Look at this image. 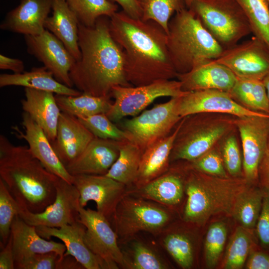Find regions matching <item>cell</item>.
<instances>
[{
	"label": "cell",
	"instance_id": "6da1fadb",
	"mask_svg": "<svg viewBox=\"0 0 269 269\" xmlns=\"http://www.w3.org/2000/svg\"><path fill=\"white\" fill-rule=\"evenodd\" d=\"M109 28L123 51L126 77L132 86L176 78L168 49L167 34L157 23L118 11L110 17Z\"/></svg>",
	"mask_w": 269,
	"mask_h": 269
},
{
	"label": "cell",
	"instance_id": "7a4b0ae2",
	"mask_svg": "<svg viewBox=\"0 0 269 269\" xmlns=\"http://www.w3.org/2000/svg\"><path fill=\"white\" fill-rule=\"evenodd\" d=\"M109 20L110 17L103 16L92 26L79 23L81 56L72 66L69 76L82 93L112 97L114 87L132 86L126 79L123 53L111 34Z\"/></svg>",
	"mask_w": 269,
	"mask_h": 269
},
{
	"label": "cell",
	"instance_id": "3957f363",
	"mask_svg": "<svg viewBox=\"0 0 269 269\" xmlns=\"http://www.w3.org/2000/svg\"><path fill=\"white\" fill-rule=\"evenodd\" d=\"M0 179L23 210L44 211L56 197L59 177L49 171L28 146L0 135Z\"/></svg>",
	"mask_w": 269,
	"mask_h": 269
},
{
	"label": "cell",
	"instance_id": "277c9868",
	"mask_svg": "<svg viewBox=\"0 0 269 269\" xmlns=\"http://www.w3.org/2000/svg\"><path fill=\"white\" fill-rule=\"evenodd\" d=\"M186 168L187 198L182 220L187 223L202 225L218 214L232 215L238 194L250 184L245 178L216 176L187 166Z\"/></svg>",
	"mask_w": 269,
	"mask_h": 269
},
{
	"label": "cell",
	"instance_id": "5b68a950",
	"mask_svg": "<svg viewBox=\"0 0 269 269\" xmlns=\"http://www.w3.org/2000/svg\"><path fill=\"white\" fill-rule=\"evenodd\" d=\"M167 47L177 74L218 58L224 50L188 8L177 12L170 19Z\"/></svg>",
	"mask_w": 269,
	"mask_h": 269
},
{
	"label": "cell",
	"instance_id": "8992f818",
	"mask_svg": "<svg viewBox=\"0 0 269 269\" xmlns=\"http://www.w3.org/2000/svg\"><path fill=\"white\" fill-rule=\"evenodd\" d=\"M235 118L216 113H198L183 118L174 141L170 161L190 162L211 149L236 129Z\"/></svg>",
	"mask_w": 269,
	"mask_h": 269
},
{
	"label": "cell",
	"instance_id": "52a82bcc",
	"mask_svg": "<svg viewBox=\"0 0 269 269\" xmlns=\"http://www.w3.org/2000/svg\"><path fill=\"white\" fill-rule=\"evenodd\" d=\"M188 8L224 49L252 32L248 18L236 0H192Z\"/></svg>",
	"mask_w": 269,
	"mask_h": 269
},
{
	"label": "cell",
	"instance_id": "ba28073f",
	"mask_svg": "<svg viewBox=\"0 0 269 269\" xmlns=\"http://www.w3.org/2000/svg\"><path fill=\"white\" fill-rule=\"evenodd\" d=\"M171 219L168 208L127 192L118 204L112 222L119 241L126 243L140 232L159 235Z\"/></svg>",
	"mask_w": 269,
	"mask_h": 269
},
{
	"label": "cell",
	"instance_id": "9c48e42d",
	"mask_svg": "<svg viewBox=\"0 0 269 269\" xmlns=\"http://www.w3.org/2000/svg\"><path fill=\"white\" fill-rule=\"evenodd\" d=\"M178 97L155 105L132 119L120 121L128 140L143 151L155 141L164 138L181 120L177 109Z\"/></svg>",
	"mask_w": 269,
	"mask_h": 269
},
{
	"label": "cell",
	"instance_id": "30bf717a",
	"mask_svg": "<svg viewBox=\"0 0 269 269\" xmlns=\"http://www.w3.org/2000/svg\"><path fill=\"white\" fill-rule=\"evenodd\" d=\"M185 93L178 80H160L139 86H116L111 92L115 101L106 115L112 122H119L125 117L137 116L158 98L179 97Z\"/></svg>",
	"mask_w": 269,
	"mask_h": 269
},
{
	"label": "cell",
	"instance_id": "8fae6325",
	"mask_svg": "<svg viewBox=\"0 0 269 269\" xmlns=\"http://www.w3.org/2000/svg\"><path fill=\"white\" fill-rule=\"evenodd\" d=\"M80 221L85 226L84 236L88 249L104 264L106 269L124 267V258L117 235L110 222L97 211L79 208Z\"/></svg>",
	"mask_w": 269,
	"mask_h": 269
},
{
	"label": "cell",
	"instance_id": "7c38bea8",
	"mask_svg": "<svg viewBox=\"0 0 269 269\" xmlns=\"http://www.w3.org/2000/svg\"><path fill=\"white\" fill-rule=\"evenodd\" d=\"M243 152V176L259 185V167L269 137V114L235 117Z\"/></svg>",
	"mask_w": 269,
	"mask_h": 269
},
{
	"label": "cell",
	"instance_id": "4fadbf2b",
	"mask_svg": "<svg viewBox=\"0 0 269 269\" xmlns=\"http://www.w3.org/2000/svg\"><path fill=\"white\" fill-rule=\"evenodd\" d=\"M215 60L228 68L237 78L263 80L269 73V47L254 36L224 49Z\"/></svg>",
	"mask_w": 269,
	"mask_h": 269
},
{
	"label": "cell",
	"instance_id": "5bb4252c",
	"mask_svg": "<svg viewBox=\"0 0 269 269\" xmlns=\"http://www.w3.org/2000/svg\"><path fill=\"white\" fill-rule=\"evenodd\" d=\"M73 176L72 184L79 194V204L84 208L93 201L97 211L111 223L117 207L127 193L128 187L106 175L80 174Z\"/></svg>",
	"mask_w": 269,
	"mask_h": 269
},
{
	"label": "cell",
	"instance_id": "9a60e30c",
	"mask_svg": "<svg viewBox=\"0 0 269 269\" xmlns=\"http://www.w3.org/2000/svg\"><path fill=\"white\" fill-rule=\"evenodd\" d=\"M54 202L42 212L32 213L22 209L18 216L33 226L60 228L80 220L79 194L73 184L59 178L57 182Z\"/></svg>",
	"mask_w": 269,
	"mask_h": 269
},
{
	"label": "cell",
	"instance_id": "2e32d148",
	"mask_svg": "<svg viewBox=\"0 0 269 269\" xmlns=\"http://www.w3.org/2000/svg\"><path fill=\"white\" fill-rule=\"evenodd\" d=\"M24 40L29 54L42 63L58 82L72 88L69 72L76 60L63 43L46 29L38 35H24Z\"/></svg>",
	"mask_w": 269,
	"mask_h": 269
},
{
	"label": "cell",
	"instance_id": "e0dca14e",
	"mask_svg": "<svg viewBox=\"0 0 269 269\" xmlns=\"http://www.w3.org/2000/svg\"><path fill=\"white\" fill-rule=\"evenodd\" d=\"M177 109L183 118L198 113H216L235 117L268 114L247 109L235 101L225 91L204 90L186 92L178 97Z\"/></svg>",
	"mask_w": 269,
	"mask_h": 269
},
{
	"label": "cell",
	"instance_id": "ac0fdd59",
	"mask_svg": "<svg viewBox=\"0 0 269 269\" xmlns=\"http://www.w3.org/2000/svg\"><path fill=\"white\" fill-rule=\"evenodd\" d=\"M95 137L77 117L61 112L56 138L50 142L66 166L82 153Z\"/></svg>",
	"mask_w": 269,
	"mask_h": 269
},
{
	"label": "cell",
	"instance_id": "d6986e66",
	"mask_svg": "<svg viewBox=\"0 0 269 269\" xmlns=\"http://www.w3.org/2000/svg\"><path fill=\"white\" fill-rule=\"evenodd\" d=\"M21 123L25 133L21 132L17 127H14L16 136L27 142L33 155L49 171L72 183L73 176L58 158L42 128L24 112L22 114Z\"/></svg>",
	"mask_w": 269,
	"mask_h": 269
},
{
	"label": "cell",
	"instance_id": "ffe728a7",
	"mask_svg": "<svg viewBox=\"0 0 269 269\" xmlns=\"http://www.w3.org/2000/svg\"><path fill=\"white\" fill-rule=\"evenodd\" d=\"M122 141L95 137L82 153L65 167L72 176L105 175L118 158Z\"/></svg>",
	"mask_w": 269,
	"mask_h": 269
},
{
	"label": "cell",
	"instance_id": "44dd1931",
	"mask_svg": "<svg viewBox=\"0 0 269 269\" xmlns=\"http://www.w3.org/2000/svg\"><path fill=\"white\" fill-rule=\"evenodd\" d=\"M53 0H20L0 24L1 30L35 35L45 29V22L52 10Z\"/></svg>",
	"mask_w": 269,
	"mask_h": 269
},
{
	"label": "cell",
	"instance_id": "7402d4cb",
	"mask_svg": "<svg viewBox=\"0 0 269 269\" xmlns=\"http://www.w3.org/2000/svg\"><path fill=\"white\" fill-rule=\"evenodd\" d=\"M176 78L184 92L218 90L227 92L237 78L228 68L215 59L205 61L186 73L177 74Z\"/></svg>",
	"mask_w": 269,
	"mask_h": 269
},
{
	"label": "cell",
	"instance_id": "603a6c76",
	"mask_svg": "<svg viewBox=\"0 0 269 269\" xmlns=\"http://www.w3.org/2000/svg\"><path fill=\"white\" fill-rule=\"evenodd\" d=\"M35 227L43 238L50 240L51 237H55L61 240L66 248L64 256L73 257L84 269H106L104 263L87 247L84 240L86 227L80 220L60 228L43 226Z\"/></svg>",
	"mask_w": 269,
	"mask_h": 269
},
{
	"label": "cell",
	"instance_id": "cb8c5ba5",
	"mask_svg": "<svg viewBox=\"0 0 269 269\" xmlns=\"http://www.w3.org/2000/svg\"><path fill=\"white\" fill-rule=\"evenodd\" d=\"M10 235L15 266L37 253L54 252L59 255L61 259L66 250L64 244L41 237L35 226L28 224L18 215L12 222Z\"/></svg>",
	"mask_w": 269,
	"mask_h": 269
},
{
	"label": "cell",
	"instance_id": "d4e9b609",
	"mask_svg": "<svg viewBox=\"0 0 269 269\" xmlns=\"http://www.w3.org/2000/svg\"><path fill=\"white\" fill-rule=\"evenodd\" d=\"M182 175L176 169L169 167L163 174L146 184L128 189L127 192L169 208L180 204L183 199L186 173L184 176Z\"/></svg>",
	"mask_w": 269,
	"mask_h": 269
},
{
	"label": "cell",
	"instance_id": "484cf974",
	"mask_svg": "<svg viewBox=\"0 0 269 269\" xmlns=\"http://www.w3.org/2000/svg\"><path fill=\"white\" fill-rule=\"evenodd\" d=\"M25 98L21 100L24 112L42 128L50 142L56 138L61 110L54 93L25 88Z\"/></svg>",
	"mask_w": 269,
	"mask_h": 269
},
{
	"label": "cell",
	"instance_id": "4316f807",
	"mask_svg": "<svg viewBox=\"0 0 269 269\" xmlns=\"http://www.w3.org/2000/svg\"><path fill=\"white\" fill-rule=\"evenodd\" d=\"M179 127L180 122L169 135L155 141L143 151L134 188L142 186L169 169L170 154Z\"/></svg>",
	"mask_w": 269,
	"mask_h": 269
},
{
	"label": "cell",
	"instance_id": "83f0119b",
	"mask_svg": "<svg viewBox=\"0 0 269 269\" xmlns=\"http://www.w3.org/2000/svg\"><path fill=\"white\" fill-rule=\"evenodd\" d=\"M52 13L44 24L45 29L58 38L76 61L81 56L78 44L79 21L66 0H53Z\"/></svg>",
	"mask_w": 269,
	"mask_h": 269
},
{
	"label": "cell",
	"instance_id": "f1b7e54d",
	"mask_svg": "<svg viewBox=\"0 0 269 269\" xmlns=\"http://www.w3.org/2000/svg\"><path fill=\"white\" fill-rule=\"evenodd\" d=\"M9 86H22L67 96H77L82 93L58 82L44 66L34 67L30 71L21 73L1 74L0 87Z\"/></svg>",
	"mask_w": 269,
	"mask_h": 269
},
{
	"label": "cell",
	"instance_id": "f546056e",
	"mask_svg": "<svg viewBox=\"0 0 269 269\" xmlns=\"http://www.w3.org/2000/svg\"><path fill=\"white\" fill-rule=\"evenodd\" d=\"M228 93L245 108L269 114V102L263 80L237 78Z\"/></svg>",
	"mask_w": 269,
	"mask_h": 269
},
{
	"label": "cell",
	"instance_id": "4dcf8cb0",
	"mask_svg": "<svg viewBox=\"0 0 269 269\" xmlns=\"http://www.w3.org/2000/svg\"><path fill=\"white\" fill-rule=\"evenodd\" d=\"M264 191L259 185H248L237 195L232 216L247 229H255L263 203Z\"/></svg>",
	"mask_w": 269,
	"mask_h": 269
},
{
	"label": "cell",
	"instance_id": "1f68e13d",
	"mask_svg": "<svg viewBox=\"0 0 269 269\" xmlns=\"http://www.w3.org/2000/svg\"><path fill=\"white\" fill-rule=\"evenodd\" d=\"M142 153L135 144L129 140L123 141L118 158L105 175L124 184L128 188L134 186Z\"/></svg>",
	"mask_w": 269,
	"mask_h": 269
},
{
	"label": "cell",
	"instance_id": "d6a6232c",
	"mask_svg": "<svg viewBox=\"0 0 269 269\" xmlns=\"http://www.w3.org/2000/svg\"><path fill=\"white\" fill-rule=\"evenodd\" d=\"M55 97L61 112L76 117L106 114L113 104L111 97H97L84 93L77 96L56 94Z\"/></svg>",
	"mask_w": 269,
	"mask_h": 269
},
{
	"label": "cell",
	"instance_id": "836d02e7",
	"mask_svg": "<svg viewBox=\"0 0 269 269\" xmlns=\"http://www.w3.org/2000/svg\"><path fill=\"white\" fill-rule=\"evenodd\" d=\"M160 244L182 269L192 267L194 250L191 237L181 231H170L166 228L159 234Z\"/></svg>",
	"mask_w": 269,
	"mask_h": 269
},
{
	"label": "cell",
	"instance_id": "e575fe53",
	"mask_svg": "<svg viewBox=\"0 0 269 269\" xmlns=\"http://www.w3.org/2000/svg\"><path fill=\"white\" fill-rule=\"evenodd\" d=\"M66 0L79 23L86 26L94 25L101 16L111 17L118 9V5L112 0Z\"/></svg>",
	"mask_w": 269,
	"mask_h": 269
},
{
	"label": "cell",
	"instance_id": "d590c367",
	"mask_svg": "<svg viewBox=\"0 0 269 269\" xmlns=\"http://www.w3.org/2000/svg\"><path fill=\"white\" fill-rule=\"evenodd\" d=\"M124 268L129 269H167L168 265L152 249L141 241H132L127 253L122 251Z\"/></svg>",
	"mask_w": 269,
	"mask_h": 269
},
{
	"label": "cell",
	"instance_id": "8d00e7d4",
	"mask_svg": "<svg viewBox=\"0 0 269 269\" xmlns=\"http://www.w3.org/2000/svg\"><path fill=\"white\" fill-rule=\"evenodd\" d=\"M141 19L152 20L168 32V23L173 14L187 8L185 0H138Z\"/></svg>",
	"mask_w": 269,
	"mask_h": 269
},
{
	"label": "cell",
	"instance_id": "74e56055",
	"mask_svg": "<svg viewBox=\"0 0 269 269\" xmlns=\"http://www.w3.org/2000/svg\"><path fill=\"white\" fill-rule=\"evenodd\" d=\"M249 20L252 33L269 47V8L267 0H236Z\"/></svg>",
	"mask_w": 269,
	"mask_h": 269
},
{
	"label": "cell",
	"instance_id": "f35d334b",
	"mask_svg": "<svg viewBox=\"0 0 269 269\" xmlns=\"http://www.w3.org/2000/svg\"><path fill=\"white\" fill-rule=\"evenodd\" d=\"M248 230L241 226L236 228L226 250L224 269H240L244 265L253 244L251 235Z\"/></svg>",
	"mask_w": 269,
	"mask_h": 269
},
{
	"label": "cell",
	"instance_id": "ab89813d",
	"mask_svg": "<svg viewBox=\"0 0 269 269\" xmlns=\"http://www.w3.org/2000/svg\"><path fill=\"white\" fill-rule=\"evenodd\" d=\"M22 209L0 179V247L7 242L11 233L12 222Z\"/></svg>",
	"mask_w": 269,
	"mask_h": 269
},
{
	"label": "cell",
	"instance_id": "60d3db41",
	"mask_svg": "<svg viewBox=\"0 0 269 269\" xmlns=\"http://www.w3.org/2000/svg\"><path fill=\"white\" fill-rule=\"evenodd\" d=\"M77 118L95 137L117 141L128 140L126 133L113 123L106 114Z\"/></svg>",
	"mask_w": 269,
	"mask_h": 269
},
{
	"label": "cell",
	"instance_id": "b9f144b4",
	"mask_svg": "<svg viewBox=\"0 0 269 269\" xmlns=\"http://www.w3.org/2000/svg\"><path fill=\"white\" fill-rule=\"evenodd\" d=\"M228 230L223 222H216L209 227L204 243L206 265L212 268L218 264L227 237Z\"/></svg>",
	"mask_w": 269,
	"mask_h": 269
},
{
	"label": "cell",
	"instance_id": "7bdbcfd3",
	"mask_svg": "<svg viewBox=\"0 0 269 269\" xmlns=\"http://www.w3.org/2000/svg\"><path fill=\"white\" fill-rule=\"evenodd\" d=\"M236 130L220 141L219 147L227 173L231 177H237L242 176L243 158L235 132Z\"/></svg>",
	"mask_w": 269,
	"mask_h": 269
},
{
	"label": "cell",
	"instance_id": "ee69618b",
	"mask_svg": "<svg viewBox=\"0 0 269 269\" xmlns=\"http://www.w3.org/2000/svg\"><path fill=\"white\" fill-rule=\"evenodd\" d=\"M188 162L187 166L195 170L216 176H229L224 165L219 143L197 158Z\"/></svg>",
	"mask_w": 269,
	"mask_h": 269
},
{
	"label": "cell",
	"instance_id": "f6af8a7d",
	"mask_svg": "<svg viewBox=\"0 0 269 269\" xmlns=\"http://www.w3.org/2000/svg\"><path fill=\"white\" fill-rule=\"evenodd\" d=\"M60 259L55 252L37 253L29 257L15 266L17 269H56Z\"/></svg>",
	"mask_w": 269,
	"mask_h": 269
},
{
	"label": "cell",
	"instance_id": "bcb514c9",
	"mask_svg": "<svg viewBox=\"0 0 269 269\" xmlns=\"http://www.w3.org/2000/svg\"><path fill=\"white\" fill-rule=\"evenodd\" d=\"M264 191L262 209L255 230L260 247L269 251V190Z\"/></svg>",
	"mask_w": 269,
	"mask_h": 269
},
{
	"label": "cell",
	"instance_id": "7dc6e473",
	"mask_svg": "<svg viewBox=\"0 0 269 269\" xmlns=\"http://www.w3.org/2000/svg\"><path fill=\"white\" fill-rule=\"evenodd\" d=\"M256 249L250 252L246 268L247 269H269V251Z\"/></svg>",
	"mask_w": 269,
	"mask_h": 269
},
{
	"label": "cell",
	"instance_id": "c3c4849f",
	"mask_svg": "<svg viewBox=\"0 0 269 269\" xmlns=\"http://www.w3.org/2000/svg\"><path fill=\"white\" fill-rule=\"evenodd\" d=\"M258 176L259 186L264 190H269V137L259 165Z\"/></svg>",
	"mask_w": 269,
	"mask_h": 269
},
{
	"label": "cell",
	"instance_id": "681fc988",
	"mask_svg": "<svg viewBox=\"0 0 269 269\" xmlns=\"http://www.w3.org/2000/svg\"><path fill=\"white\" fill-rule=\"evenodd\" d=\"M0 269H15V261L12 249L11 235L5 245L2 248L0 252Z\"/></svg>",
	"mask_w": 269,
	"mask_h": 269
},
{
	"label": "cell",
	"instance_id": "f907efd6",
	"mask_svg": "<svg viewBox=\"0 0 269 269\" xmlns=\"http://www.w3.org/2000/svg\"><path fill=\"white\" fill-rule=\"evenodd\" d=\"M117 2L125 11L134 18H141L142 10L138 0H112Z\"/></svg>",
	"mask_w": 269,
	"mask_h": 269
},
{
	"label": "cell",
	"instance_id": "816d5d0a",
	"mask_svg": "<svg viewBox=\"0 0 269 269\" xmlns=\"http://www.w3.org/2000/svg\"><path fill=\"white\" fill-rule=\"evenodd\" d=\"M24 68L23 61L19 59L12 58L2 54L0 55V69L9 70L14 73L23 72Z\"/></svg>",
	"mask_w": 269,
	"mask_h": 269
},
{
	"label": "cell",
	"instance_id": "f5cc1de1",
	"mask_svg": "<svg viewBox=\"0 0 269 269\" xmlns=\"http://www.w3.org/2000/svg\"><path fill=\"white\" fill-rule=\"evenodd\" d=\"M84 269L83 267L72 256L70 255L64 256L59 259L56 269Z\"/></svg>",
	"mask_w": 269,
	"mask_h": 269
},
{
	"label": "cell",
	"instance_id": "db71d44e",
	"mask_svg": "<svg viewBox=\"0 0 269 269\" xmlns=\"http://www.w3.org/2000/svg\"><path fill=\"white\" fill-rule=\"evenodd\" d=\"M263 81L266 89L267 94L269 102V73L266 76Z\"/></svg>",
	"mask_w": 269,
	"mask_h": 269
},
{
	"label": "cell",
	"instance_id": "11a10c76",
	"mask_svg": "<svg viewBox=\"0 0 269 269\" xmlns=\"http://www.w3.org/2000/svg\"><path fill=\"white\" fill-rule=\"evenodd\" d=\"M187 8L189 6L192 0H185Z\"/></svg>",
	"mask_w": 269,
	"mask_h": 269
},
{
	"label": "cell",
	"instance_id": "9f6ffc18",
	"mask_svg": "<svg viewBox=\"0 0 269 269\" xmlns=\"http://www.w3.org/2000/svg\"><path fill=\"white\" fill-rule=\"evenodd\" d=\"M267 0L268 1V2L269 3V0Z\"/></svg>",
	"mask_w": 269,
	"mask_h": 269
},
{
	"label": "cell",
	"instance_id": "6f0895ef",
	"mask_svg": "<svg viewBox=\"0 0 269 269\" xmlns=\"http://www.w3.org/2000/svg\"></svg>",
	"mask_w": 269,
	"mask_h": 269
}]
</instances>
